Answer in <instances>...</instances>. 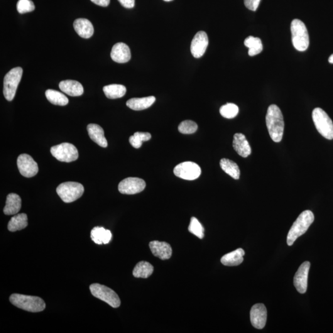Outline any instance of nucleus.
I'll use <instances>...</instances> for the list:
<instances>
[{
    "instance_id": "412c9836",
    "label": "nucleus",
    "mask_w": 333,
    "mask_h": 333,
    "mask_svg": "<svg viewBox=\"0 0 333 333\" xmlns=\"http://www.w3.org/2000/svg\"><path fill=\"white\" fill-rule=\"evenodd\" d=\"M88 133L90 138L99 146L106 148L107 141L104 136L103 129L99 125L90 124L87 126Z\"/></svg>"
},
{
    "instance_id": "0eeeda50",
    "label": "nucleus",
    "mask_w": 333,
    "mask_h": 333,
    "mask_svg": "<svg viewBox=\"0 0 333 333\" xmlns=\"http://www.w3.org/2000/svg\"><path fill=\"white\" fill-rule=\"evenodd\" d=\"M56 192L64 202L70 203L82 197L84 193V187L79 183L65 182L58 186Z\"/></svg>"
},
{
    "instance_id": "5701e85b",
    "label": "nucleus",
    "mask_w": 333,
    "mask_h": 333,
    "mask_svg": "<svg viewBox=\"0 0 333 333\" xmlns=\"http://www.w3.org/2000/svg\"><path fill=\"white\" fill-rule=\"evenodd\" d=\"M156 101V98L153 96L148 97L134 98L128 100L127 106L134 111H141L149 108Z\"/></svg>"
},
{
    "instance_id": "7c9ffc66",
    "label": "nucleus",
    "mask_w": 333,
    "mask_h": 333,
    "mask_svg": "<svg viewBox=\"0 0 333 333\" xmlns=\"http://www.w3.org/2000/svg\"><path fill=\"white\" fill-rule=\"evenodd\" d=\"M46 99L51 104L64 106L68 103V100L65 95L56 90H48L45 92Z\"/></svg>"
},
{
    "instance_id": "423d86ee",
    "label": "nucleus",
    "mask_w": 333,
    "mask_h": 333,
    "mask_svg": "<svg viewBox=\"0 0 333 333\" xmlns=\"http://www.w3.org/2000/svg\"><path fill=\"white\" fill-rule=\"evenodd\" d=\"M23 70L21 67H14L6 73L4 78L3 94L6 100L11 101L15 97L19 83L23 76Z\"/></svg>"
},
{
    "instance_id": "393cba45",
    "label": "nucleus",
    "mask_w": 333,
    "mask_h": 333,
    "mask_svg": "<svg viewBox=\"0 0 333 333\" xmlns=\"http://www.w3.org/2000/svg\"><path fill=\"white\" fill-rule=\"evenodd\" d=\"M112 233L103 227H96L91 231V238L97 244H108L112 239Z\"/></svg>"
},
{
    "instance_id": "2f4dec72",
    "label": "nucleus",
    "mask_w": 333,
    "mask_h": 333,
    "mask_svg": "<svg viewBox=\"0 0 333 333\" xmlns=\"http://www.w3.org/2000/svg\"><path fill=\"white\" fill-rule=\"evenodd\" d=\"M151 138V134L148 132H135L133 136L130 137L129 141L134 148H139L143 141H149Z\"/></svg>"
},
{
    "instance_id": "4c0bfd02",
    "label": "nucleus",
    "mask_w": 333,
    "mask_h": 333,
    "mask_svg": "<svg viewBox=\"0 0 333 333\" xmlns=\"http://www.w3.org/2000/svg\"><path fill=\"white\" fill-rule=\"evenodd\" d=\"M118 1L122 6L128 9L133 8L135 4V0H118Z\"/></svg>"
},
{
    "instance_id": "e433bc0d",
    "label": "nucleus",
    "mask_w": 333,
    "mask_h": 333,
    "mask_svg": "<svg viewBox=\"0 0 333 333\" xmlns=\"http://www.w3.org/2000/svg\"><path fill=\"white\" fill-rule=\"evenodd\" d=\"M261 0H244L245 6L249 10L256 11L258 9Z\"/></svg>"
},
{
    "instance_id": "f03ea898",
    "label": "nucleus",
    "mask_w": 333,
    "mask_h": 333,
    "mask_svg": "<svg viewBox=\"0 0 333 333\" xmlns=\"http://www.w3.org/2000/svg\"><path fill=\"white\" fill-rule=\"evenodd\" d=\"M314 215L310 210H305L301 213L289 231L287 237L288 246H292L299 237L305 233L314 221Z\"/></svg>"
},
{
    "instance_id": "58836bf2",
    "label": "nucleus",
    "mask_w": 333,
    "mask_h": 333,
    "mask_svg": "<svg viewBox=\"0 0 333 333\" xmlns=\"http://www.w3.org/2000/svg\"><path fill=\"white\" fill-rule=\"evenodd\" d=\"M91 1L102 7H107L110 3V0H91Z\"/></svg>"
},
{
    "instance_id": "6ab92c4d",
    "label": "nucleus",
    "mask_w": 333,
    "mask_h": 333,
    "mask_svg": "<svg viewBox=\"0 0 333 333\" xmlns=\"http://www.w3.org/2000/svg\"><path fill=\"white\" fill-rule=\"evenodd\" d=\"M73 28L78 35L83 38L92 37L94 33V28L91 22L87 19H77L73 23Z\"/></svg>"
},
{
    "instance_id": "473e14b6",
    "label": "nucleus",
    "mask_w": 333,
    "mask_h": 333,
    "mask_svg": "<svg viewBox=\"0 0 333 333\" xmlns=\"http://www.w3.org/2000/svg\"><path fill=\"white\" fill-rule=\"evenodd\" d=\"M238 112V107L233 103H227L222 106L220 109V114L227 119L234 118Z\"/></svg>"
},
{
    "instance_id": "ddd939ff",
    "label": "nucleus",
    "mask_w": 333,
    "mask_h": 333,
    "mask_svg": "<svg viewBox=\"0 0 333 333\" xmlns=\"http://www.w3.org/2000/svg\"><path fill=\"white\" fill-rule=\"evenodd\" d=\"M209 45V39L207 33L204 31H200L196 34L191 44V52L193 57L200 58L204 55Z\"/></svg>"
},
{
    "instance_id": "b1692460",
    "label": "nucleus",
    "mask_w": 333,
    "mask_h": 333,
    "mask_svg": "<svg viewBox=\"0 0 333 333\" xmlns=\"http://www.w3.org/2000/svg\"><path fill=\"white\" fill-rule=\"evenodd\" d=\"M245 252L239 248L229 254H225L221 259V263L225 266H237L243 262Z\"/></svg>"
},
{
    "instance_id": "39448f33",
    "label": "nucleus",
    "mask_w": 333,
    "mask_h": 333,
    "mask_svg": "<svg viewBox=\"0 0 333 333\" xmlns=\"http://www.w3.org/2000/svg\"><path fill=\"white\" fill-rule=\"evenodd\" d=\"M312 119L320 134L328 139H333V123L327 112L317 107L312 112Z\"/></svg>"
},
{
    "instance_id": "f8f14e48",
    "label": "nucleus",
    "mask_w": 333,
    "mask_h": 333,
    "mask_svg": "<svg viewBox=\"0 0 333 333\" xmlns=\"http://www.w3.org/2000/svg\"><path fill=\"white\" fill-rule=\"evenodd\" d=\"M146 183L143 179L136 177L127 178L119 184V192L124 195H134L143 192Z\"/></svg>"
},
{
    "instance_id": "f704fd0d",
    "label": "nucleus",
    "mask_w": 333,
    "mask_h": 333,
    "mask_svg": "<svg viewBox=\"0 0 333 333\" xmlns=\"http://www.w3.org/2000/svg\"><path fill=\"white\" fill-rule=\"evenodd\" d=\"M198 130V125L192 121H184L178 126V131L183 134H192Z\"/></svg>"
},
{
    "instance_id": "aec40b11",
    "label": "nucleus",
    "mask_w": 333,
    "mask_h": 333,
    "mask_svg": "<svg viewBox=\"0 0 333 333\" xmlns=\"http://www.w3.org/2000/svg\"><path fill=\"white\" fill-rule=\"evenodd\" d=\"M60 89L70 97H79L83 94V87L80 83L75 80H64L59 85Z\"/></svg>"
},
{
    "instance_id": "6e6552de",
    "label": "nucleus",
    "mask_w": 333,
    "mask_h": 333,
    "mask_svg": "<svg viewBox=\"0 0 333 333\" xmlns=\"http://www.w3.org/2000/svg\"><path fill=\"white\" fill-rule=\"evenodd\" d=\"M92 295L104 301L113 308H118L121 305V300L116 292L106 286L95 283L90 286Z\"/></svg>"
},
{
    "instance_id": "20e7f679",
    "label": "nucleus",
    "mask_w": 333,
    "mask_h": 333,
    "mask_svg": "<svg viewBox=\"0 0 333 333\" xmlns=\"http://www.w3.org/2000/svg\"><path fill=\"white\" fill-rule=\"evenodd\" d=\"M291 35L294 47L299 51L307 50L309 46V35L307 28L300 19H294L291 24Z\"/></svg>"
},
{
    "instance_id": "2eb2a0df",
    "label": "nucleus",
    "mask_w": 333,
    "mask_h": 333,
    "mask_svg": "<svg viewBox=\"0 0 333 333\" xmlns=\"http://www.w3.org/2000/svg\"><path fill=\"white\" fill-rule=\"evenodd\" d=\"M310 263L306 261L299 268L294 278V285L299 293L303 294L307 289L308 272H309Z\"/></svg>"
},
{
    "instance_id": "7ed1b4c3",
    "label": "nucleus",
    "mask_w": 333,
    "mask_h": 333,
    "mask_svg": "<svg viewBox=\"0 0 333 333\" xmlns=\"http://www.w3.org/2000/svg\"><path fill=\"white\" fill-rule=\"evenodd\" d=\"M12 304L30 312H40L45 309L46 304L42 299L36 296L13 294L9 298Z\"/></svg>"
},
{
    "instance_id": "dca6fc26",
    "label": "nucleus",
    "mask_w": 333,
    "mask_h": 333,
    "mask_svg": "<svg viewBox=\"0 0 333 333\" xmlns=\"http://www.w3.org/2000/svg\"><path fill=\"white\" fill-rule=\"evenodd\" d=\"M112 60L117 63H126L131 59V51L126 43L115 44L111 52Z\"/></svg>"
},
{
    "instance_id": "a19ab883",
    "label": "nucleus",
    "mask_w": 333,
    "mask_h": 333,
    "mask_svg": "<svg viewBox=\"0 0 333 333\" xmlns=\"http://www.w3.org/2000/svg\"><path fill=\"white\" fill-rule=\"evenodd\" d=\"M164 1L168 2V1H173V0H164Z\"/></svg>"
},
{
    "instance_id": "a878e982",
    "label": "nucleus",
    "mask_w": 333,
    "mask_h": 333,
    "mask_svg": "<svg viewBox=\"0 0 333 333\" xmlns=\"http://www.w3.org/2000/svg\"><path fill=\"white\" fill-rule=\"evenodd\" d=\"M220 165L222 169L235 180H238L240 177V170L238 166L234 162L228 159H222L220 160Z\"/></svg>"
},
{
    "instance_id": "4be33fe9",
    "label": "nucleus",
    "mask_w": 333,
    "mask_h": 333,
    "mask_svg": "<svg viewBox=\"0 0 333 333\" xmlns=\"http://www.w3.org/2000/svg\"><path fill=\"white\" fill-rule=\"evenodd\" d=\"M21 205L20 197L15 193H10L6 198V205L3 210L4 214L11 215L18 214L21 210Z\"/></svg>"
},
{
    "instance_id": "ea45409f",
    "label": "nucleus",
    "mask_w": 333,
    "mask_h": 333,
    "mask_svg": "<svg viewBox=\"0 0 333 333\" xmlns=\"http://www.w3.org/2000/svg\"><path fill=\"white\" fill-rule=\"evenodd\" d=\"M328 61H329L330 63L333 64V55L330 56L329 60H328Z\"/></svg>"
},
{
    "instance_id": "f3484780",
    "label": "nucleus",
    "mask_w": 333,
    "mask_h": 333,
    "mask_svg": "<svg viewBox=\"0 0 333 333\" xmlns=\"http://www.w3.org/2000/svg\"><path fill=\"white\" fill-rule=\"evenodd\" d=\"M149 248L153 255L161 260H167L172 256V249L167 242L153 241L149 243Z\"/></svg>"
},
{
    "instance_id": "9d476101",
    "label": "nucleus",
    "mask_w": 333,
    "mask_h": 333,
    "mask_svg": "<svg viewBox=\"0 0 333 333\" xmlns=\"http://www.w3.org/2000/svg\"><path fill=\"white\" fill-rule=\"evenodd\" d=\"M173 173L177 177L186 180H195L201 174V169L197 164L193 162H184L174 168Z\"/></svg>"
},
{
    "instance_id": "f257e3e1",
    "label": "nucleus",
    "mask_w": 333,
    "mask_h": 333,
    "mask_svg": "<svg viewBox=\"0 0 333 333\" xmlns=\"http://www.w3.org/2000/svg\"><path fill=\"white\" fill-rule=\"evenodd\" d=\"M266 124L271 139L276 143L282 140L285 122L282 112L275 104L268 107L266 115Z\"/></svg>"
},
{
    "instance_id": "1a4fd4ad",
    "label": "nucleus",
    "mask_w": 333,
    "mask_h": 333,
    "mask_svg": "<svg viewBox=\"0 0 333 333\" xmlns=\"http://www.w3.org/2000/svg\"><path fill=\"white\" fill-rule=\"evenodd\" d=\"M51 153L57 160L65 163H70L78 158L77 149L72 144L63 143L51 147Z\"/></svg>"
},
{
    "instance_id": "9b49d317",
    "label": "nucleus",
    "mask_w": 333,
    "mask_h": 333,
    "mask_svg": "<svg viewBox=\"0 0 333 333\" xmlns=\"http://www.w3.org/2000/svg\"><path fill=\"white\" fill-rule=\"evenodd\" d=\"M17 164L19 172L23 177H33L38 172L37 163L29 154H21L17 160Z\"/></svg>"
},
{
    "instance_id": "cd10ccee",
    "label": "nucleus",
    "mask_w": 333,
    "mask_h": 333,
    "mask_svg": "<svg viewBox=\"0 0 333 333\" xmlns=\"http://www.w3.org/2000/svg\"><path fill=\"white\" fill-rule=\"evenodd\" d=\"M103 92L109 99H117L123 97L127 92L126 87L122 85L112 84L104 87Z\"/></svg>"
},
{
    "instance_id": "c9c22d12",
    "label": "nucleus",
    "mask_w": 333,
    "mask_h": 333,
    "mask_svg": "<svg viewBox=\"0 0 333 333\" xmlns=\"http://www.w3.org/2000/svg\"><path fill=\"white\" fill-rule=\"evenodd\" d=\"M35 5L31 0H19L17 3V10L20 14L30 13L35 10Z\"/></svg>"
},
{
    "instance_id": "4468645a",
    "label": "nucleus",
    "mask_w": 333,
    "mask_h": 333,
    "mask_svg": "<svg viewBox=\"0 0 333 333\" xmlns=\"http://www.w3.org/2000/svg\"><path fill=\"white\" fill-rule=\"evenodd\" d=\"M267 312L266 306L263 303H257L252 307L250 312L251 322L257 329H263L265 327Z\"/></svg>"
},
{
    "instance_id": "a211bd4d",
    "label": "nucleus",
    "mask_w": 333,
    "mask_h": 333,
    "mask_svg": "<svg viewBox=\"0 0 333 333\" xmlns=\"http://www.w3.org/2000/svg\"><path fill=\"white\" fill-rule=\"evenodd\" d=\"M233 146L236 153L242 158H247L252 153L251 147L244 134L237 133L234 134Z\"/></svg>"
},
{
    "instance_id": "c85d7f7f",
    "label": "nucleus",
    "mask_w": 333,
    "mask_h": 333,
    "mask_svg": "<svg viewBox=\"0 0 333 333\" xmlns=\"http://www.w3.org/2000/svg\"><path fill=\"white\" fill-rule=\"evenodd\" d=\"M28 215L19 214L11 218L8 225L9 231L14 232L25 229L28 225Z\"/></svg>"
},
{
    "instance_id": "c756f323",
    "label": "nucleus",
    "mask_w": 333,
    "mask_h": 333,
    "mask_svg": "<svg viewBox=\"0 0 333 333\" xmlns=\"http://www.w3.org/2000/svg\"><path fill=\"white\" fill-rule=\"evenodd\" d=\"M244 45L249 48L248 55L254 56L259 55L263 50V45L260 38L249 36L244 40Z\"/></svg>"
},
{
    "instance_id": "bb28decb",
    "label": "nucleus",
    "mask_w": 333,
    "mask_h": 333,
    "mask_svg": "<svg viewBox=\"0 0 333 333\" xmlns=\"http://www.w3.org/2000/svg\"><path fill=\"white\" fill-rule=\"evenodd\" d=\"M154 271L153 266L148 262H139L134 266L133 275L135 278H147L149 277Z\"/></svg>"
},
{
    "instance_id": "72a5a7b5",
    "label": "nucleus",
    "mask_w": 333,
    "mask_h": 333,
    "mask_svg": "<svg viewBox=\"0 0 333 333\" xmlns=\"http://www.w3.org/2000/svg\"><path fill=\"white\" fill-rule=\"evenodd\" d=\"M188 230L191 233L195 234L200 239H202L204 236V227L196 217H192L191 219Z\"/></svg>"
}]
</instances>
